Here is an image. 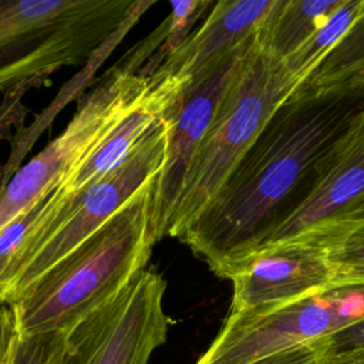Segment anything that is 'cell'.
Segmentation results:
<instances>
[{"label":"cell","instance_id":"cell-1","mask_svg":"<svg viewBox=\"0 0 364 364\" xmlns=\"http://www.w3.org/2000/svg\"><path fill=\"white\" fill-rule=\"evenodd\" d=\"M363 109L364 78L296 90L178 240L223 279L304 199L320 161Z\"/></svg>","mask_w":364,"mask_h":364},{"label":"cell","instance_id":"cell-2","mask_svg":"<svg viewBox=\"0 0 364 364\" xmlns=\"http://www.w3.org/2000/svg\"><path fill=\"white\" fill-rule=\"evenodd\" d=\"M151 181L114 218L10 304L20 336L68 331L145 269Z\"/></svg>","mask_w":364,"mask_h":364},{"label":"cell","instance_id":"cell-3","mask_svg":"<svg viewBox=\"0 0 364 364\" xmlns=\"http://www.w3.org/2000/svg\"><path fill=\"white\" fill-rule=\"evenodd\" d=\"M182 100L139 141L127 159L74 193L55 188L40 218L0 276V304L10 306L48 269L114 218L162 168Z\"/></svg>","mask_w":364,"mask_h":364},{"label":"cell","instance_id":"cell-4","mask_svg":"<svg viewBox=\"0 0 364 364\" xmlns=\"http://www.w3.org/2000/svg\"><path fill=\"white\" fill-rule=\"evenodd\" d=\"M283 61L260 50L247 57L189 166L168 236L179 237L255 144L274 111L296 91Z\"/></svg>","mask_w":364,"mask_h":364},{"label":"cell","instance_id":"cell-5","mask_svg":"<svg viewBox=\"0 0 364 364\" xmlns=\"http://www.w3.org/2000/svg\"><path fill=\"white\" fill-rule=\"evenodd\" d=\"M148 85V77L124 67H114L107 73L104 80L78 102L65 129L0 188V232L53 192L135 105Z\"/></svg>","mask_w":364,"mask_h":364},{"label":"cell","instance_id":"cell-6","mask_svg":"<svg viewBox=\"0 0 364 364\" xmlns=\"http://www.w3.org/2000/svg\"><path fill=\"white\" fill-rule=\"evenodd\" d=\"M364 318V282L337 283L264 314L229 313L195 364H250L328 337Z\"/></svg>","mask_w":364,"mask_h":364},{"label":"cell","instance_id":"cell-7","mask_svg":"<svg viewBox=\"0 0 364 364\" xmlns=\"http://www.w3.org/2000/svg\"><path fill=\"white\" fill-rule=\"evenodd\" d=\"M165 279L142 269L108 301L67 333L61 364H148L166 341Z\"/></svg>","mask_w":364,"mask_h":364},{"label":"cell","instance_id":"cell-8","mask_svg":"<svg viewBox=\"0 0 364 364\" xmlns=\"http://www.w3.org/2000/svg\"><path fill=\"white\" fill-rule=\"evenodd\" d=\"M338 236L304 235L243 255L223 276L233 283L229 313L264 314L333 286L330 245Z\"/></svg>","mask_w":364,"mask_h":364},{"label":"cell","instance_id":"cell-9","mask_svg":"<svg viewBox=\"0 0 364 364\" xmlns=\"http://www.w3.org/2000/svg\"><path fill=\"white\" fill-rule=\"evenodd\" d=\"M138 1L81 0V4L53 27L0 51V92L44 81L64 67L94 57L122 26Z\"/></svg>","mask_w":364,"mask_h":364},{"label":"cell","instance_id":"cell-10","mask_svg":"<svg viewBox=\"0 0 364 364\" xmlns=\"http://www.w3.org/2000/svg\"><path fill=\"white\" fill-rule=\"evenodd\" d=\"M256 46L257 34L226 55L198 85L183 92L162 168L151 179L148 230L154 243L168 236L171 219L198 148L230 85Z\"/></svg>","mask_w":364,"mask_h":364},{"label":"cell","instance_id":"cell-11","mask_svg":"<svg viewBox=\"0 0 364 364\" xmlns=\"http://www.w3.org/2000/svg\"><path fill=\"white\" fill-rule=\"evenodd\" d=\"M364 222V109L320 161L304 199L259 245L341 235Z\"/></svg>","mask_w":364,"mask_h":364},{"label":"cell","instance_id":"cell-12","mask_svg":"<svg viewBox=\"0 0 364 364\" xmlns=\"http://www.w3.org/2000/svg\"><path fill=\"white\" fill-rule=\"evenodd\" d=\"M273 1L220 0L213 3L205 21L152 74L175 78L181 82L183 92L192 90L226 55L257 34Z\"/></svg>","mask_w":364,"mask_h":364},{"label":"cell","instance_id":"cell-13","mask_svg":"<svg viewBox=\"0 0 364 364\" xmlns=\"http://www.w3.org/2000/svg\"><path fill=\"white\" fill-rule=\"evenodd\" d=\"M148 78L149 85L135 105L60 182L63 193L78 192L121 165L169 107L182 100L183 88L175 78L156 74Z\"/></svg>","mask_w":364,"mask_h":364},{"label":"cell","instance_id":"cell-14","mask_svg":"<svg viewBox=\"0 0 364 364\" xmlns=\"http://www.w3.org/2000/svg\"><path fill=\"white\" fill-rule=\"evenodd\" d=\"M343 0H274L257 31L262 51L284 61L334 13Z\"/></svg>","mask_w":364,"mask_h":364},{"label":"cell","instance_id":"cell-15","mask_svg":"<svg viewBox=\"0 0 364 364\" xmlns=\"http://www.w3.org/2000/svg\"><path fill=\"white\" fill-rule=\"evenodd\" d=\"M81 0H0V51L71 14Z\"/></svg>","mask_w":364,"mask_h":364},{"label":"cell","instance_id":"cell-16","mask_svg":"<svg viewBox=\"0 0 364 364\" xmlns=\"http://www.w3.org/2000/svg\"><path fill=\"white\" fill-rule=\"evenodd\" d=\"M364 13V0H343L334 13L287 60L289 74L301 84Z\"/></svg>","mask_w":364,"mask_h":364},{"label":"cell","instance_id":"cell-17","mask_svg":"<svg viewBox=\"0 0 364 364\" xmlns=\"http://www.w3.org/2000/svg\"><path fill=\"white\" fill-rule=\"evenodd\" d=\"M364 78V13L299 90L326 91Z\"/></svg>","mask_w":364,"mask_h":364},{"label":"cell","instance_id":"cell-18","mask_svg":"<svg viewBox=\"0 0 364 364\" xmlns=\"http://www.w3.org/2000/svg\"><path fill=\"white\" fill-rule=\"evenodd\" d=\"M213 3L209 0H185V1H171L172 11L165 23V40L159 48L156 58H151L149 64L139 71L141 75H151L161 63L176 48L185 38L192 33L193 24L199 17L212 7Z\"/></svg>","mask_w":364,"mask_h":364},{"label":"cell","instance_id":"cell-19","mask_svg":"<svg viewBox=\"0 0 364 364\" xmlns=\"http://www.w3.org/2000/svg\"><path fill=\"white\" fill-rule=\"evenodd\" d=\"M68 331L20 336L14 331L6 364H61Z\"/></svg>","mask_w":364,"mask_h":364},{"label":"cell","instance_id":"cell-20","mask_svg":"<svg viewBox=\"0 0 364 364\" xmlns=\"http://www.w3.org/2000/svg\"><path fill=\"white\" fill-rule=\"evenodd\" d=\"M330 262L334 284L364 282V222L331 242Z\"/></svg>","mask_w":364,"mask_h":364},{"label":"cell","instance_id":"cell-21","mask_svg":"<svg viewBox=\"0 0 364 364\" xmlns=\"http://www.w3.org/2000/svg\"><path fill=\"white\" fill-rule=\"evenodd\" d=\"M324 364H353L364 360V318L323 338Z\"/></svg>","mask_w":364,"mask_h":364},{"label":"cell","instance_id":"cell-22","mask_svg":"<svg viewBox=\"0 0 364 364\" xmlns=\"http://www.w3.org/2000/svg\"><path fill=\"white\" fill-rule=\"evenodd\" d=\"M51 193L53 192H50L43 199H40L34 206H31L28 210L21 213L17 219H14L0 232V276L3 274L4 269L7 267L17 247L24 240L26 235L30 232V229L34 226V223L40 218Z\"/></svg>","mask_w":364,"mask_h":364},{"label":"cell","instance_id":"cell-23","mask_svg":"<svg viewBox=\"0 0 364 364\" xmlns=\"http://www.w3.org/2000/svg\"><path fill=\"white\" fill-rule=\"evenodd\" d=\"M44 81H34L20 85L9 91L4 100L0 102V141L11 136L13 127H21L24 118L28 114V108L21 102L23 95L31 90L41 87Z\"/></svg>","mask_w":364,"mask_h":364},{"label":"cell","instance_id":"cell-24","mask_svg":"<svg viewBox=\"0 0 364 364\" xmlns=\"http://www.w3.org/2000/svg\"><path fill=\"white\" fill-rule=\"evenodd\" d=\"M250 364H324V344L323 338L313 343L289 348Z\"/></svg>","mask_w":364,"mask_h":364},{"label":"cell","instance_id":"cell-25","mask_svg":"<svg viewBox=\"0 0 364 364\" xmlns=\"http://www.w3.org/2000/svg\"><path fill=\"white\" fill-rule=\"evenodd\" d=\"M14 331L16 324L10 306L0 304V364H6L10 340Z\"/></svg>","mask_w":364,"mask_h":364},{"label":"cell","instance_id":"cell-26","mask_svg":"<svg viewBox=\"0 0 364 364\" xmlns=\"http://www.w3.org/2000/svg\"><path fill=\"white\" fill-rule=\"evenodd\" d=\"M353 364H364V360H360V361H355V363H353Z\"/></svg>","mask_w":364,"mask_h":364}]
</instances>
